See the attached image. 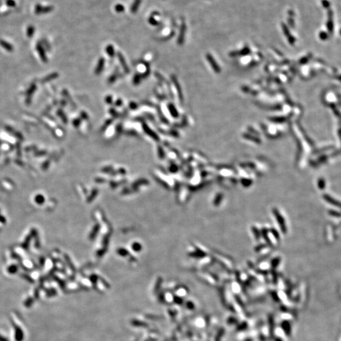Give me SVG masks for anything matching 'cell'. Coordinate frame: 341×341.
I'll use <instances>...</instances> for the list:
<instances>
[{
  "instance_id": "6da1fadb",
  "label": "cell",
  "mask_w": 341,
  "mask_h": 341,
  "mask_svg": "<svg viewBox=\"0 0 341 341\" xmlns=\"http://www.w3.org/2000/svg\"><path fill=\"white\" fill-rule=\"evenodd\" d=\"M272 216H273L276 222L279 226V231L283 234L287 232V225L286 222V219L284 216L283 211L280 210L279 208H273L272 210Z\"/></svg>"
},
{
  "instance_id": "7a4b0ae2",
  "label": "cell",
  "mask_w": 341,
  "mask_h": 341,
  "mask_svg": "<svg viewBox=\"0 0 341 341\" xmlns=\"http://www.w3.org/2000/svg\"><path fill=\"white\" fill-rule=\"evenodd\" d=\"M11 324L15 329V339L16 341H22L24 335L22 329L13 322H11Z\"/></svg>"
},
{
  "instance_id": "3957f363",
  "label": "cell",
  "mask_w": 341,
  "mask_h": 341,
  "mask_svg": "<svg viewBox=\"0 0 341 341\" xmlns=\"http://www.w3.org/2000/svg\"><path fill=\"white\" fill-rule=\"evenodd\" d=\"M131 324L135 327H148V324L144 322H140L139 320H133L131 322Z\"/></svg>"
},
{
  "instance_id": "277c9868",
  "label": "cell",
  "mask_w": 341,
  "mask_h": 341,
  "mask_svg": "<svg viewBox=\"0 0 341 341\" xmlns=\"http://www.w3.org/2000/svg\"><path fill=\"white\" fill-rule=\"evenodd\" d=\"M33 303H34V301H33V299L29 298H28V299H27V300L25 301V303H24V306H25V307H27V308H30V307L32 305Z\"/></svg>"
},
{
  "instance_id": "5b68a950",
  "label": "cell",
  "mask_w": 341,
  "mask_h": 341,
  "mask_svg": "<svg viewBox=\"0 0 341 341\" xmlns=\"http://www.w3.org/2000/svg\"><path fill=\"white\" fill-rule=\"evenodd\" d=\"M0 341H9L8 339L0 335Z\"/></svg>"
}]
</instances>
